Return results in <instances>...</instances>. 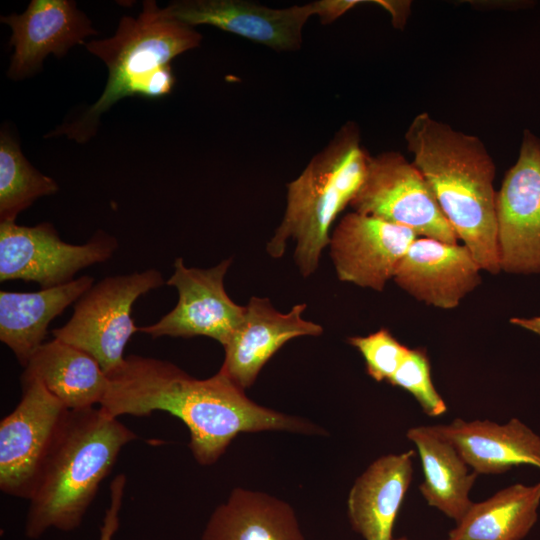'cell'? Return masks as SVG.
<instances>
[{"instance_id":"cell-1","label":"cell","mask_w":540,"mask_h":540,"mask_svg":"<svg viewBox=\"0 0 540 540\" xmlns=\"http://www.w3.org/2000/svg\"><path fill=\"white\" fill-rule=\"evenodd\" d=\"M108 379L101 407L116 418L155 411L177 417L189 430V448L200 465L214 464L240 433H325L304 418L255 403L220 370L197 379L169 361L128 355Z\"/></svg>"},{"instance_id":"cell-2","label":"cell","mask_w":540,"mask_h":540,"mask_svg":"<svg viewBox=\"0 0 540 540\" xmlns=\"http://www.w3.org/2000/svg\"><path fill=\"white\" fill-rule=\"evenodd\" d=\"M405 141L458 239L482 270L499 273L496 166L484 143L426 112L413 118Z\"/></svg>"},{"instance_id":"cell-3","label":"cell","mask_w":540,"mask_h":540,"mask_svg":"<svg viewBox=\"0 0 540 540\" xmlns=\"http://www.w3.org/2000/svg\"><path fill=\"white\" fill-rule=\"evenodd\" d=\"M134 439L136 434L101 406L69 410L29 499L26 536L76 529L120 451Z\"/></svg>"},{"instance_id":"cell-4","label":"cell","mask_w":540,"mask_h":540,"mask_svg":"<svg viewBox=\"0 0 540 540\" xmlns=\"http://www.w3.org/2000/svg\"><path fill=\"white\" fill-rule=\"evenodd\" d=\"M201 40V33L194 27L168 16L155 1H144L137 17L121 18L112 37L85 43L108 69L106 87L80 117L48 136L66 135L84 143L94 136L100 116L121 98L169 94L175 84L171 60L198 47Z\"/></svg>"},{"instance_id":"cell-5","label":"cell","mask_w":540,"mask_h":540,"mask_svg":"<svg viewBox=\"0 0 540 540\" xmlns=\"http://www.w3.org/2000/svg\"><path fill=\"white\" fill-rule=\"evenodd\" d=\"M367 158L357 125L344 124L301 174L287 184L284 216L267 243L268 255L281 258L292 240L296 243L294 260L300 274L312 275L329 245L335 219L362 184Z\"/></svg>"},{"instance_id":"cell-6","label":"cell","mask_w":540,"mask_h":540,"mask_svg":"<svg viewBox=\"0 0 540 540\" xmlns=\"http://www.w3.org/2000/svg\"><path fill=\"white\" fill-rule=\"evenodd\" d=\"M164 283L155 268L105 277L78 299L71 318L52 331L53 337L91 355L108 376L123 364L125 347L139 332L133 304Z\"/></svg>"},{"instance_id":"cell-7","label":"cell","mask_w":540,"mask_h":540,"mask_svg":"<svg viewBox=\"0 0 540 540\" xmlns=\"http://www.w3.org/2000/svg\"><path fill=\"white\" fill-rule=\"evenodd\" d=\"M349 205L357 213L408 227L419 237L458 243L426 179L399 152L368 154L364 179Z\"/></svg>"},{"instance_id":"cell-8","label":"cell","mask_w":540,"mask_h":540,"mask_svg":"<svg viewBox=\"0 0 540 540\" xmlns=\"http://www.w3.org/2000/svg\"><path fill=\"white\" fill-rule=\"evenodd\" d=\"M20 381L21 400L0 422V489L29 500L69 410L39 380Z\"/></svg>"},{"instance_id":"cell-9","label":"cell","mask_w":540,"mask_h":540,"mask_svg":"<svg viewBox=\"0 0 540 540\" xmlns=\"http://www.w3.org/2000/svg\"><path fill=\"white\" fill-rule=\"evenodd\" d=\"M117 239L98 230L84 244H69L54 226L0 222V281L36 282L41 289L64 285L80 270L111 259Z\"/></svg>"},{"instance_id":"cell-10","label":"cell","mask_w":540,"mask_h":540,"mask_svg":"<svg viewBox=\"0 0 540 540\" xmlns=\"http://www.w3.org/2000/svg\"><path fill=\"white\" fill-rule=\"evenodd\" d=\"M496 220L501 271L539 274L540 138L530 130L496 191Z\"/></svg>"},{"instance_id":"cell-11","label":"cell","mask_w":540,"mask_h":540,"mask_svg":"<svg viewBox=\"0 0 540 540\" xmlns=\"http://www.w3.org/2000/svg\"><path fill=\"white\" fill-rule=\"evenodd\" d=\"M231 263L229 258L202 269L187 267L181 257L175 259L174 272L166 284L177 289L178 302L156 323L139 327V332L152 338L205 336L226 345L246 311V306L235 303L224 287Z\"/></svg>"},{"instance_id":"cell-12","label":"cell","mask_w":540,"mask_h":540,"mask_svg":"<svg viewBox=\"0 0 540 540\" xmlns=\"http://www.w3.org/2000/svg\"><path fill=\"white\" fill-rule=\"evenodd\" d=\"M418 237L408 227L353 211L334 227L328 246L340 281L381 292Z\"/></svg>"},{"instance_id":"cell-13","label":"cell","mask_w":540,"mask_h":540,"mask_svg":"<svg viewBox=\"0 0 540 540\" xmlns=\"http://www.w3.org/2000/svg\"><path fill=\"white\" fill-rule=\"evenodd\" d=\"M163 11L192 27L211 25L277 52H293L302 47L303 28L316 15V5L275 9L247 0H178Z\"/></svg>"},{"instance_id":"cell-14","label":"cell","mask_w":540,"mask_h":540,"mask_svg":"<svg viewBox=\"0 0 540 540\" xmlns=\"http://www.w3.org/2000/svg\"><path fill=\"white\" fill-rule=\"evenodd\" d=\"M1 22L12 31L14 52L7 75L13 80L34 75L49 54L62 57L97 34L91 20L70 0H32L22 14L2 16Z\"/></svg>"},{"instance_id":"cell-15","label":"cell","mask_w":540,"mask_h":540,"mask_svg":"<svg viewBox=\"0 0 540 540\" xmlns=\"http://www.w3.org/2000/svg\"><path fill=\"white\" fill-rule=\"evenodd\" d=\"M306 307L300 303L282 313L268 298L251 297L241 325L223 346L219 370L244 390L252 386L264 365L288 341L323 333L321 325L303 318Z\"/></svg>"},{"instance_id":"cell-16","label":"cell","mask_w":540,"mask_h":540,"mask_svg":"<svg viewBox=\"0 0 540 540\" xmlns=\"http://www.w3.org/2000/svg\"><path fill=\"white\" fill-rule=\"evenodd\" d=\"M481 270L464 244L418 237L399 263L393 279L418 301L453 309L480 285Z\"/></svg>"},{"instance_id":"cell-17","label":"cell","mask_w":540,"mask_h":540,"mask_svg":"<svg viewBox=\"0 0 540 540\" xmlns=\"http://www.w3.org/2000/svg\"><path fill=\"white\" fill-rule=\"evenodd\" d=\"M435 426L477 474H502L520 465L540 470V436L517 418L504 424L457 418Z\"/></svg>"},{"instance_id":"cell-18","label":"cell","mask_w":540,"mask_h":540,"mask_svg":"<svg viewBox=\"0 0 540 540\" xmlns=\"http://www.w3.org/2000/svg\"><path fill=\"white\" fill-rule=\"evenodd\" d=\"M414 451L387 454L355 480L347 500L352 529L365 540H392L396 517L412 475Z\"/></svg>"},{"instance_id":"cell-19","label":"cell","mask_w":540,"mask_h":540,"mask_svg":"<svg viewBox=\"0 0 540 540\" xmlns=\"http://www.w3.org/2000/svg\"><path fill=\"white\" fill-rule=\"evenodd\" d=\"M94 285L84 275L61 286L35 292L0 291V340L25 367L44 343L50 322Z\"/></svg>"},{"instance_id":"cell-20","label":"cell","mask_w":540,"mask_h":540,"mask_svg":"<svg viewBox=\"0 0 540 540\" xmlns=\"http://www.w3.org/2000/svg\"><path fill=\"white\" fill-rule=\"evenodd\" d=\"M21 376L39 380L68 410L100 406L109 386L91 355L56 338L34 352Z\"/></svg>"},{"instance_id":"cell-21","label":"cell","mask_w":540,"mask_h":540,"mask_svg":"<svg viewBox=\"0 0 540 540\" xmlns=\"http://www.w3.org/2000/svg\"><path fill=\"white\" fill-rule=\"evenodd\" d=\"M202 540H304V535L290 504L237 487L211 514Z\"/></svg>"},{"instance_id":"cell-22","label":"cell","mask_w":540,"mask_h":540,"mask_svg":"<svg viewBox=\"0 0 540 540\" xmlns=\"http://www.w3.org/2000/svg\"><path fill=\"white\" fill-rule=\"evenodd\" d=\"M406 437L418 450L423 470L421 495L431 507L459 522L472 506L469 494L477 473L460 456L436 426H416Z\"/></svg>"},{"instance_id":"cell-23","label":"cell","mask_w":540,"mask_h":540,"mask_svg":"<svg viewBox=\"0 0 540 540\" xmlns=\"http://www.w3.org/2000/svg\"><path fill=\"white\" fill-rule=\"evenodd\" d=\"M540 481L517 483L472 504L448 540H522L538 519Z\"/></svg>"},{"instance_id":"cell-24","label":"cell","mask_w":540,"mask_h":540,"mask_svg":"<svg viewBox=\"0 0 540 540\" xmlns=\"http://www.w3.org/2000/svg\"><path fill=\"white\" fill-rule=\"evenodd\" d=\"M57 183L42 174L23 155L7 132L0 135V222H15L37 199L56 193Z\"/></svg>"},{"instance_id":"cell-25","label":"cell","mask_w":540,"mask_h":540,"mask_svg":"<svg viewBox=\"0 0 540 540\" xmlns=\"http://www.w3.org/2000/svg\"><path fill=\"white\" fill-rule=\"evenodd\" d=\"M388 383L412 394L427 416L438 417L447 411L432 382L430 362L423 348L409 349Z\"/></svg>"},{"instance_id":"cell-26","label":"cell","mask_w":540,"mask_h":540,"mask_svg":"<svg viewBox=\"0 0 540 540\" xmlns=\"http://www.w3.org/2000/svg\"><path fill=\"white\" fill-rule=\"evenodd\" d=\"M348 343L360 352L368 375L377 382H388L410 349L384 328L367 336L350 337Z\"/></svg>"},{"instance_id":"cell-27","label":"cell","mask_w":540,"mask_h":540,"mask_svg":"<svg viewBox=\"0 0 540 540\" xmlns=\"http://www.w3.org/2000/svg\"><path fill=\"white\" fill-rule=\"evenodd\" d=\"M126 481L125 474H118L110 484V503L105 511L99 540H112L118 530Z\"/></svg>"},{"instance_id":"cell-28","label":"cell","mask_w":540,"mask_h":540,"mask_svg":"<svg viewBox=\"0 0 540 540\" xmlns=\"http://www.w3.org/2000/svg\"><path fill=\"white\" fill-rule=\"evenodd\" d=\"M362 1L358 0H319L315 1L316 15L321 23L329 24Z\"/></svg>"},{"instance_id":"cell-29","label":"cell","mask_w":540,"mask_h":540,"mask_svg":"<svg viewBox=\"0 0 540 540\" xmlns=\"http://www.w3.org/2000/svg\"><path fill=\"white\" fill-rule=\"evenodd\" d=\"M392 16L393 24L402 28L409 14L410 2L406 1H376Z\"/></svg>"},{"instance_id":"cell-30","label":"cell","mask_w":540,"mask_h":540,"mask_svg":"<svg viewBox=\"0 0 540 540\" xmlns=\"http://www.w3.org/2000/svg\"><path fill=\"white\" fill-rule=\"evenodd\" d=\"M510 323L540 336V316L532 318L513 317L510 319Z\"/></svg>"},{"instance_id":"cell-31","label":"cell","mask_w":540,"mask_h":540,"mask_svg":"<svg viewBox=\"0 0 540 540\" xmlns=\"http://www.w3.org/2000/svg\"><path fill=\"white\" fill-rule=\"evenodd\" d=\"M392 540H409V539H407L405 537H401V538H396V539L393 538Z\"/></svg>"},{"instance_id":"cell-32","label":"cell","mask_w":540,"mask_h":540,"mask_svg":"<svg viewBox=\"0 0 540 540\" xmlns=\"http://www.w3.org/2000/svg\"><path fill=\"white\" fill-rule=\"evenodd\" d=\"M446 540H448V539H446Z\"/></svg>"}]
</instances>
